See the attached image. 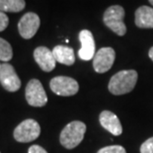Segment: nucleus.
I'll use <instances>...</instances> for the list:
<instances>
[{"mask_svg": "<svg viewBox=\"0 0 153 153\" xmlns=\"http://www.w3.org/2000/svg\"><path fill=\"white\" fill-rule=\"evenodd\" d=\"M137 72L135 70H122L116 73L109 82V91L114 95H123L129 93L137 82Z\"/></svg>", "mask_w": 153, "mask_h": 153, "instance_id": "f257e3e1", "label": "nucleus"}, {"mask_svg": "<svg viewBox=\"0 0 153 153\" xmlns=\"http://www.w3.org/2000/svg\"><path fill=\"white\" fill-rule=\"evenodd\" d=\"M86 131V125L79 120L69 123L62 129L59 136L61 145L67 149H73L83 140Z\"/></svg>", "mask_w": 153, "mask_h": 153, "instance_id": "f03ea898", "label": "nucleus"}, {"mask_svg": "<svg viewBox=\"0 0 153 153\" xmlns=\"http://www.w3.org/2000/svg\"><path fill=\"white\" fill-rule=\"evenodd\" d=\"M125 15V9L122 6L113 5L104 13L103 20L107 27L111 29L115 34L118 36H125L126 33V27L123 22Z\"/></svg>", "mask_w": 153, "mask_h": 153, "instance_id": "7ed1b4c3", "label": "nucleus"}, {"mask_svg": "<svg viewBox=\"0 0 153 153\" xmlns=\"http://www.w3.org/2000/svg\"><path fill=\"white\" fill-rule=\"evenodd\" d=\"M41 134V126L35 120H25L14 129V138L18 142H31Z\"/></svg>", "mask_w": 153, "mask_h": 153, "instance_id": "20e7f679", "label": "nucleus"}, {"mask_svg": "<svg viewBox=\"0 0 153 153\" xmlns=\"http://www.w3.org/2000/svg\"><path fill=\"white\" fill-rule=\"evenodd\" d=\"M26 100L33 107H44L48 103V96L43 85L38 79H32L26 86Z\"/></svg>", "mask_w": 153, "mask_h": 153, "instance_id": "39448f33", "label": "nucleus"}, {"mask_svg": "<svg viewBox=\"0 0 153 153\" xmlns=\"http://www.w3.org/2000/svg\"><path fill=\"white\" fill-rule=\"evenodd\" d=\"M51 91L58 96H73L79 90L77 81L71 77L56 76L53 77L50 82Z\"/></svg>", "mask_w": 153, "mask_h": 153, "instance_id": "423d86ee", "label": "nucleus"}, {"mask_svg": "<svg viewBox=\"0 0 153 153\" xmlns=\"http://www.w3.org/2000/svg\"><path fill=\"white\" fill-rule=\"evenodd\" d=\"M41 20L40 17L34 12H28L23 16L18 23V30L19 34L22 38L29 40L32 39L37 34L40 28Z\"/></svg>", "mask_w": 153, "mask_h": 153, "instance_id": "0eeeda50", "label": "nucleus"}, {"mask_svg": "<svg viewBox=\"0 0 153 153\" xmlns=\"http://www.w3.org/2000/svg\"><path fill=\"white\" fill-rule=\"evenodd\" d=\"M116 53L112 48H102L93 58L94 70L98 73H105L112 68L115 62Z\"/></svg>", "mask_w": 153, "mask_h": 153, "instance_id": "6e6552de", "label": "nucleus"}, {"mask_svg": "<svg viewBox=\"0 0 153 153\" xmlns=\"http://www.w3.org/2000/svg\"><path fill=\"white\" fill-rule=\"evenodd\" d=\"M0 84L9 92H16L21 87V80L15 68L9 63H3L0 68Z\"/></svg>", "mask_w": 153, "mask_h": 153, "instance_id": "1a4fd4ad", "label": "nucleus"}, {"mask_svg": "<svg viewBox=\"0 0 153 153\" xmlns=\"http://www.w3.org/2000/svg\"><path fill=\"white\" fill-rule=\"evenodd\" d=\"M79 41L81 48L78 51V55L82 60L93 59L96 54L95 41L92 33L89 30H82L79 33Z\"/></svg>", "mask_w": 153, "mask_h": 153, "instance_id": "9d476101", "label": "nucleus"}, {"mask_svg": "<svg viewBox=\"0 0 153 153\" xmlns=\"http://www.w3.org/2000/svg\"><path fill=\"white\" fill-rule=\"evenodd\" d=\"M34 58L42 70L51 72L54 69L56 60L53 56V51L45 47H39L34 51Z\"/></svg>", "mask_w": 153, "mask_h": 153, "instance_id": "9b49d317", "label": "nucleus"}, {"mask_svg": "<svg viewBox=\"0 0 153 153\" xmlns=\"http://www.w3.org/2000/svg\"><path fill=\"white\" fill-rule=\"evenodd\" d=\"M99 120L101 126L112 134L118 136L123 133V128L119 118L110 111H103L100 114Z\"/></svg>", "mask_w": 153, "mask_h": 153, "instance_id": "f8f14e48", "label": "nucleus"}, {"mask_svg": "<svg viewBox=\"0 0 153 153\" xmlns=\"http://www.w3.org/2000/svg\"><path fill=\"white\" fill-rule=\"evenodd\" d=\"M135 25L141 29H153V7L140 6L135 11Z\"/></svg>", "mask_w": 153, "mask_h": 153, "instance_id": "ddd939ff", "label": "nucleus"}, {"mask_svg": "<svg viewBox=\"0 0 153 153\" xmlns=\"http://www.w3.org/2000/svg\"><path fill=\"white\" fill-rule=\"evenodd\" d=\"M53 56L57 62L65 65H72L75 62V56L74 51L71 48L66 45H56L53 50Z\"/></svg>", "mask_w": 153, "mask_h": 153, "instance_id": "4468645a", "label": "nucleus"}, {"mask_svg": "<svg viewBox=\"0 0 153 153\" xmlns=\"http://www.w3.org/2000/svg\"><path fill=\"white\" fill-rule=\"evenodd\" d=\"M25 0H0V11L17 13L24 10Z\"/></svg>", "mask_w": 153, "mask_h": 153, "instance_id": "2eb2a0df", "label": "nucleus"}, {"mask_svg": "<svg viewBox=\"0 0 153 153\" xmlns=\"http://www.w3.org/2000/svg\"><path fill=\"white\" fill-rule=\"evenodd\" d=\"M13 57V51L11 45L4 39L0 38V60L7 61L11 60Z\"/></svg>", "mask_w": 153, "mask_h": 153, "instance_id": "dca6fc26", "label": "nucleus"}, {"mask_svg": "<svg viewBox=\"0 0 153 153\" xmlns=\"http://www.w3.org/2000/svg\"><path fill=\"white\" fill-rule=\"evenodd\" d=\"M97 153H126V151L120 145H111L101 148Z\"/></svg>", "mask_w": 153, "mask_h": 153, "instance_id": "f3484780", "label": "nucleus"}, {"mask_svg": "<svg viewBox=\"0 0 153 153\" xmlns=\"http://www.w3.org/2000/svg\"><path fill=\"white\" fill-rule=\"evenodd\" d=\"M140 153H153V137L148 138L140 146Z\"/></svg>", "mask_w": 153, "mask_h": 153, "instance_id": "a211bd4d", "label": "nucleus"}, {"mask_svg": "<svg viewBox=\"0 0 153 153\" xmlns=\"http://www.w3.org/2000/svg\"><path fill=\"white\" fill-rule=\"evenodd\" d=\"M9 24V18L4 12L0 11V32L4 31L8 27Z\"/></svg>", "mask_w": 153, "mask_h": 153, "instance_id": "6ab92c4d", "label": "nucleus"}, {"mask_svg": "<svg viewBox=\"0 0 153 153\" xmlns=\"http://www.w3.org/2000/svg\"><path fill=\"white\" fill-rule=\"evenodd\" d=\"M28 153H48L45 148H43L40 145H32L29 148Z\"/></svg>", "mask_w": 153, "mask_h": 153, "instance_id": "aec40b11", "label": "nucleus"}, {"mask_svg": "<svg viewBox=\"0 0 153 153\" xmlns=\"http://www.w3.org/2000/svg\"><path fill=\"white\" fill-rule=\"evenodd\" d=\"M148 55H149V57L151 58V60L153 61V47L149 50V53H148Z\"/></svg>", "mask_w": 153, "mask_h": 153, "instance_id": "412c9836", "label": "nucleus"}, {"mask_svg": "<svg viewBox=\"0 0 153 153\" xmlns=\"http://www.w3.org/2000/svg\"><path fill=\"white\" fill-rule=\"evenodd\" d=\"M148 1H149V3H150V4L153 6V0H148Z\"/></svg>", "mask_w": 153, "mask_h": 153, "instance_id": "4be33fe9", "label": "nucleus"}, {"mask_svg": "<svg viewBox=\"0 0 153 153\" xmlns=\"http://www.w3.org/2000/svg\"><path fill=\"white\" fill-rule=\"evenodd\" d=\"M1 65H2V64H1V63H0V68H1Z\"/></svg>", "mask_w": 153, "mask_h": 153, "instance_id": "5701e85b", "label": "nucleus"}]
</instances>
